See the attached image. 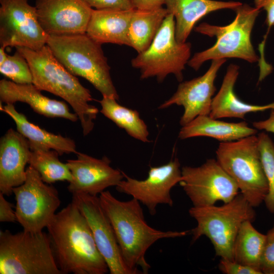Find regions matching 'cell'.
<instances>
[{"mask_svg":"<svg viewBox=\"0 0 274 274\" xmlns=\"http://www.w3.org/2000/svg\"><path fill=\"white\" fill-rule=\"evenodd\" d=\"M54 255L63 274H105L107 264L85 217L72 201L47 226Z\"/></svg>","mask_w":274,"mask_h":274,"instance_id":"6da1fadb","label":"cell"},{"mask_svg":"<svg viewBox=\"0 0 274 274\" xmlns=\"http://www.w3.org/2000/svg\"><path fill=\"white\" fill-rule=\"evenodd\" d=\"M100 204L114 229L124 262L134 274L148 273L147 251L156 241L186 235L188 231H161L146 222L141 203L134 198L123 201L110 191L99 196Z\"/></svg>","mask_w":274,"mask_h":274,"instance_id":"7a4b0ae2","label":"cell"},{"mask_svg":"<svg viewBox=\"0 0 274 274\" xmlns=\"http://www.w3.org/2000/svg\"><path fill=\"white\" fill-rule=\"evenodd\" d=\"M26 59L32 76V84L41 91L60 97L71 106L80 121L84 135L93 129L98 109L89 104L93 100L89 89L54 56L46 44L38 50L17 47Z\"/></svg>","mask_w":274,"mask_h":274,"instance_id":"3957f363","label":"cell"},{"mask_svg":"<svg viewBox=\"0 0 274 274\" xmlns=\"http://www.w3.org/2000/svg\"><path fill=\"white\" fill-rule=\"evenodd\" d=\"M46 44L70 73L87 80L102 96L119 99L101 44L86 33L49 36Z\"/></svg>","mask_w":274,"mask_h":274,"instance_id":"277c9868","label":"cell"},{"mask_svg":"<svg viewBox=\"0 0 274 274\" xmlns=\"http://www.w3.org/2000/svg\"><path fill=\"white\" fill-rule=\"evenodd\" d=\"M189 214L197 222L190 231L192 241L206 236L216 255L230 260H233V246L241 225L247 220L253 222L256 217L254 207L241 193L221 206L193 207Z\"/></svg>","mask_w":274,"mask_h":274,"instance_id":"5b68a950","label":"cell"},{"mask_svg":"<svg viewBox=\"0 0 274 274\" xmlns=\"http://www.w3.org/2000/svg\"><path fill=\"white\" fill-rule=\"evenodd\" d=\"M233 21L225 26L200 23L195 31L211 37H216V43L210 48L196 53L188 65L197 71L209 60L237 58L250 63L259 60L251 42V32L260 10L242 4L235 10Z\"/></svg>","mask_w":274,"mask_h":274,"instance_id":"8992f818","label":"cell"},{"mask_svg":"<svg viewBox=\"0 0 274 274\" xmlns=\"http://www.w3.org/2000/svg\"><path fill=\"white\" fill-rule=\"evenodd\" d=\"M217 160L234 181L241 193L254 208L258 207L268 193L258 137L250 135L238 140L221 142L216 151Z\"/></svg>","mask_w":274,"mask_h":274,"instance_id":"52a82bcc","label":"cell"},{"mask_svg":"<svg viewBox=\"0 0 274 274\" xmlns=\"http://www.w3.org/2000/svg\"><path fill=\"white\" fill-rule=\"evenodd\" d=\"M1 274H63L49 234L23 230L0 231Z\"/></svg>","mask_w":274,"mask_h":274,"instance_id":"ba28073f","label":"cell"},{"mask_svg":"<svg viewBox=\"0 0 274 274\" xmlns=\"http://www.w3.org/2000/svg\"><path fill=\"white\" fill-rule=\"evenodd\" d=\"M190 43H180L176 38L175 19L168 14L149 47L132 59L133 67L140 70L141 79L155 77L162 82L173 74L179 82L191 55Z\"/></svg>","mask_w":274,"mask_h":274,"instance_id":"9c48e42d","label":"cell"},{"mask_svg":"<svg viewBox=\"0 0 274 274\" xmlns=\"http://www.w3.org/2000/svg\"><path fill=\"white\" fill-rule=\"evenodd\" d=\"M26 173L24 183L13 189L17 221L25 231L41 232L55 215L60 200L57 189L45 183L32 166L27 167Z\"/></svg>","mask_w":274,"mask_h":274,"instance_id":"30bf717a","label":"cell"},{"mask_svg":"<svg viewBox=\"0 0 274 274\" xmlns=\"http://www.w3.org/2000/svg\"><path fill=\"white\" fill-rule=\"evenodd\" d=\"M181 173L179 184L193 207L213 206L217 201L226 203L238 194L236 183L214 159L197 167L183 166Z\"/></svg>","mask_w":274,"mask_h":274,"instance_id":"8fae6325","label":"cell"},{"mask_svg":"<svg viewBox=\"0 0 274 274\" xmlns=\"http://www.w3.org/2000/svg\"><path fill=\"white\" fill-rule=\"evenodd\" d=\"M1 47L38 50L46 45L49 35L42 27L36 7L28 0H0Z\"/></svg>","mask_w":274,"mask_h":274,"instance_id":"7c38bea8","label":"cell"},{"mask_svg":"<svg viewBox=\"0 0 274 274\" xmlns=\"http://www.w3.org/2000/svg\"><path fill=\"white\" fill-rule=\"evenodd\" d=\"M125 179L116 186V189L132 196L145 206L149 213H156L159 204L173 205L171 189L181 180L180 163L178 158L159 166H151L148 177L143 180L132 178L123 172Z\"/></svg>","mask_w":274,"mask_h":274,"instance_id":"4fadbf2b","label":"cell"},{"mask_svg":"<svg viewBox=\"0 0 274 274\" xmlns=\"http://www.w3.org/2000/svg\"><path fill=\"white\" fill-rule=\"evenodd\" d=\"M72 201L86 218L97 249L111 274H134L125 264L111 222L99 197L86 193L72 194Z\"/></svg>","mask_w":274,"mask_h":274,"instance_id":"5bb4252c","label":"cell"},{"mask_svg":"<svg viewBox=\"0 0 274 274\" xmlns=\"http://www.w3.org/2000/svg\"><path fill=\"white\" fill-rule=\"evenodd\" d=\"M226 59L212 60L208 70L202 76L181 82L176 92L158 107L167 108L173 105L184 109L180 123L185 125L200 115H209L216 88L214 82L217 73Z\"/></svg>","mask_w":274,"mask_h":274,"instance_id":"9a60e30c","label":"cell"},{"mask_svg":"<svg viewBox=\"0 0 274 274\" xmlns=\"http://www.w3.org/2000/svg\"><path fill=\"white\" fill-rule=\"evenodd\" d=\"M35 7L49 36L86 33L93 10L83 0H36Z\"/></svg>","mask_w":274,"mask_h":274,"instance_id":"2e32d148","label":"cell"},{"mask_svg":"<svg viewBox=\"0 0 274 274\" xmlns=\"http://www.w3.org/2000/svg\"><path fill=\"white\" fill-rule=\"evenodd\" d=\"M76 159L66 160L73 179L67 186L72 194L97 196L110 187L116 186L124 178L123 172L111 166L106 156L97 159L81 152Z\"/></svg>","mask_w":274,"mask_h":274,"instance_id":"e0dca14e","label":"cell"},{"mask_svg":"<svg viewBox=\"0 0 274 274\" xmlns=\"http://www.w3.org/2000/svg\"><path fill=\"white\" fill-rule=\"evenodd\" d=\"M28 140L13 128L0 140V192L10 196L26 180L25 166L30 154Z\"/></svg>","mask_w":274,"mask_h":274,"instance_id":"ac0fdd59","label":"cell"},{"mask_svg":"<svg viewBox=\"0 0 274 274\" xmlns=\"http://www.w3.org/2000/svg\"><path fill=\"white\" fill-rule=\"evenodd\" d=\"M32 83L17 84L12 81H0L1 102L14 104L26 103L37 113L49 118H62L72 122L78 120L77 114L71 113L64 101L51 99L43 95Z\"/></svg>","mask_w":274,"mask_h":274,"instance_id":"d6986e66","label":"cell"},{"mask_svg":"<svg viewBox=\"0 0 274 274\" xmlns=\"http://www.w3.org/2000/svg\"><path fill=\"white\" fill-rule=\"evenodd\" d=\"M164 5L168 14L175 18L177 41L184 43L195 24L203 17L219 10H235L242 3L215 0H165Z\"/></svg>","mask_w":274,"mask_h":274,"instance_id":"ffe728a7","label":"cell"},{"mask_svg":"<svg viewBox=\"0 0 274 274\" xmlns=\"http://www.w3.org/2000/svg\"><path fill=\"white\" fill-rule=\"evenodd\" d=\"M134 9H93L86 35L101 45L111 43L128 46V30Z\"/></svg>","mask_w":274,"mask_h":274,"instance_id":"44dd1931","label":"cell"},{"mask_svg":"<svg viewBox=\"0 0 274 274\" xmlns=\"http://www.w3.org/2000/svg\"><path fill=\"white\" fill-rule=\"evenodd\" d=\"M239 68L234 64L227 67L220 89L213 98L209 114L211 118L244 119L248 113L274 110V102L266 105H255L244 102L237 97L234 86L238 76Z\"/></svg>","mask_w":274,"mask_h":274,"instance_id":"7402d4cb","label":"cell"},{"mask_svg":"<svg viewBox=\"0 0 274 274\" xmlns=\"http://www.w3.org/2000/svg\"><path fill=\"white\" fill-rule=\"evenodd\" d=\"M257 132L256 128L249 127L245 121L229 123L211 118L209 115H200L183 126L178 137L184 140L203 136L228 142L255 135Z\"/></svg>","mask_w":274,"mask_h":274,"instance_id":"603a6c76","label":"cell"},{"mask_svg":"<svg viewBox=\"0 0 274 274\" xmlns=\"http://www.w3.org/2000/svg\"><path fill=\"white\" fill-rule=\"evenodd\" d=\"M14 105L7 104L3 106L1 104V110L14 120L17 130L28 140L30 147L53 149L59 155L77 153L76 143L73 140L49 132L30 122L23 114L17 111Z\"/></svg>","mask_w":274,"mask_h":274,"instance_id":"cb8c5ba5","label":"cell"},{"mask_svg":"<svg viewBox=\"0 0 274 274\" xmlns=\"http://www.w3.org/2000/svg\"><path fill=\"white\" fill-rule=\"evenodd\" d=\"M168 14L165 8L134 9L128 30L129 47L138 53L150 45Z\"/></svg>","mask_w":274,"mask_h":274,"instance_id":"d4e9b609","label":"cell"},{"mask_svg":"<svg viewBox=\"0 0 274 274\" xmlns=\"http://www.w3.org/2000/svg\"><path fill=\"white\" fill-rule=\"evenodd\" d=\"M252 222L247 220L241 225L233 246V259L238 263L261 271L260 264L266 234L257 231Z\"/></svg>","mask_w":274,"mask_h":274,"instance_id":"484cf974","label":"cell"},{"mask_svg":"<svg viewBox=\"0 0 274 274\" xmlns=\"http://www.w3.org/2000/svg\"><path fill=\"white\" fill-rule=\"evenodd\" d=\"M117 100L112 97L102 96L99 101L101 107L100 113L131 137L144 143L149 142L147 126L140 118L139 113L120 105Z\"/></svg>","mask_w":274,"mask_h":274,"instance_id":"4316f807","label":"cell"},{"mask_svg":"<svg viewBox=\"0 0 274 274\" xmlns=\"http://www.w3.org/2000/svg\"><path fill=\"white\" fill-rule=\"evenodd\" d=\"M30 148L28 164L39 173L45 183L50 184L58 181H72L71 172L66 163L59 160L56 151L36 146Z\"/></svg>","mask_w":274,"mask_h":274,"instance_id":"83f0119b","label":"cell"},{"mask_svg":"<svg viewBox=\"0 0 274 274\" xmlns=\"http://www.w3.org/2000/svg\"><path fill=\"white\" fill-rule=\"evenodd\" d=\"M257 137L261 162L268 186L264 201L267 210L274 213V144L264 132L259 133Z\"/></svg>","mask_w":274,"mask_h":274,"instance_id":"f1b7e54d","label":"cell"},{"mask_svg":"<svg viewBox=\"0 0 274 274\" xmlns=\"http://www.w3.org/2000/svg\"><path fill=\"white\" fill-rule=\"evenodd\" d=\"M0 72L17 84L32 83L29 65L25 57L17 50L13 55H8L6 61L0 65Z\"/></svg>","mask_w":274,"mask_h":274,"instance_id":"f546056e","label":"cell"},{"mask_svg":"<svg viewBox=\"0 0 274 274\" xmlns=\"http://www.w3.org/2000/svg\"><path fill=\"white\" fill-rule=\"evenodd\" d=\"M254 5L255 7L256 8L260 10L263 9L266 12L265 23L267 26V31L258 47L260 52V57L258 60L259 64L265 65L266 64L264 52L265 44L270 29L272 26H274V0H254Z\"/></svg>","mask_w":274,"mask_h":274,"instance_id":"4dcf8cb0","label":"cell"},{"mask_svg":"<svg viewBox=\"0 0 274 274\" xmlns=\"http://www.w3.org/2000/svg\"><path fill=\"white\" fill-rule=\"evenodd\" d=\"M260 269L262 273L274 274V225L266 234Z\"/></svg>","mask_w":274,"mask_h":274,"instance_id":"1f68e13d","label":"cell"},{"mask_svg":"<svg viewBox=\"0 0 274 274\" xmlns=\"http://www.w3.org/2000/svg\"><path fill=\"white\" fill-rule=\"evenodd\" d=\"M95 10L115 9L127 10L135 9L131 0H83Z\"/></svg>","mask_w":274,"mask_h":274,"instance_id":"d6a6232c","label":"cell"},{"mask_svg":"<svg viewBox=\"0 0 274 274\" xmlns=\"http://www.w3.org/2000/svg\"><path fill=\"white\" fill-rule=\"evenodd\" d=\"M219 269L226 274H262V272L251 267L243 265L233 260L221 258Z\"/></svg>","mask_w":274,"mask_h":274,"instance_id":"836d02e7","label":"cell"},{"mask_svg":"<svg viewBox=\"0 0 274 274\" xmlns=\"http://www.w3.org/2000/svg\"><path fill=\"white\" fill-rule=\"evenodd\" d=\"M4 194L0 192V221L1 222H15L17 221L13 205L7 201Z\"/></svg>","mask_w":274,"mask_h":274,"instance_id":"e575fe53","label":"cell"},{"mask_svg":"<svg viewBox=\"0 0 274 274\" xmlns=\"http://www.w3.org/2000/svg\"><path fill=\"white\" fill-rule=\"evenodd\" d=\"M133 7L138 9H153L162 7L165 0H131Z\"/></svg>","mask_w":274,"mask_h":274,"instance_id":"d590c367","label":"cell"},{"mask_svg":"<svg viewBox=\"0 0 274 274\" xmlns=\"http://www.w3.org/2000/svg\"><path fill=\"white\" fill-rule=\"evenodd\" d=\"M253 125L256 129L264 130L274 133V110H271L268 119L254 122Z\"/></svg>","mask_w":274,"mask_h":274,"instance_id":"8d00e7d4","label":"cell"},{"mask_svg":"<svg viewBox=\"0 0 274 274\" xmlns=\"http://www.w3.org/2000/svg\"><path fill=\"white\" fill-rule=\"evenodd\" d=\"M5 48L1 47L0 48V65H2L7 59L8 54L5 52Z\"/></svg>","mask_w":274,"mask_h":274,"instance_id":"74e56055","label":"cell"}]
</instances>
